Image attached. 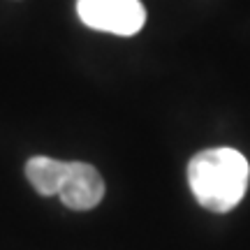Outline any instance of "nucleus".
I'll list each match as a JSON object with an SVG mask.
<instances>
[{
  "instance_id": "4",
  "label": "nucleus",
  "mask_w": 250,
  "mask_h": 250,
  "mask_svg": "<svg viewBox=\"0 0 250 250\" xmlns=\"http://www.w3.org/2000/svg\"><path fill=\"white\" fill-rule=\"evenodd\" d=\"M62 174H65V162L46 158V155H35L26 162V179L42 197L58 195Z\"/></svg>"
},
{
  "instance_id": "2",
  "label": "nucleus",
  "mask_w": 250,
  "mask_h": 250,
  "mask_svg": "<svg viewBox=\"0 0 250 250\" xmlns=\"http://www.w3.org/2000/svg\"><path fill=\"white\" fill-rule=\"evenodd\" d=\"M77 14L93 30L121 37L137 35L146 21L139 0H77Z\"/></svg>"
},
{
  "instance_id": "3",
  "label": "nucleus",
  "mask_w": 250,
  "mask_h": 250,
  "mask_svg": "<svg viewBox=\"0 0 250 250\" xmlns=\"http://www.w3.org/2000/svg\"><path fill=\"white\" fill-rule=\"evenodd\" d=\"M58 197L72 211H90L104 197V179L88 162H65V174H62Z\"/></svg>"
},
{
  "instance_id": "1",
  "label": "nucleus",
  "mask_w": 250,
  "mask_h": 250,
  "mask_svg": "<svg viewBox=\"0 0 250 250\" xmlns=\"http://www.w3.org/2000/svg\"><path fill=\"white\" fill-rule=\"evenodd\" d=\"M248 181V160L234 148H208L188 165V186L197 204L213 213H227L241 204Z\"/></svg>"
}]
</instances>
